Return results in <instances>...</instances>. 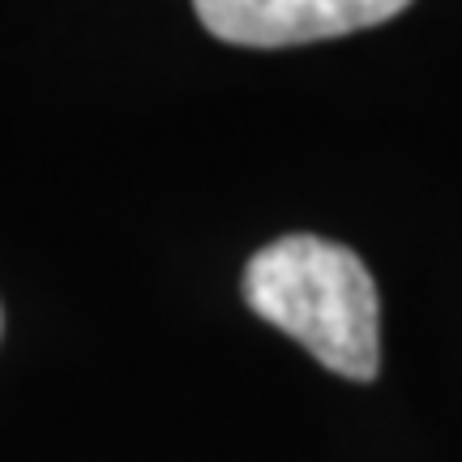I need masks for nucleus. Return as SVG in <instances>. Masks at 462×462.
Masks as SVG:
<instances>
[{
  "mask_svg": "<svg viewBox=\"0 0 462 462\" xmlns=\"http://www.w3.org/2000/svg\"><path fill=\"white\" fill-rule=\"evenodd\" d=\"M245 300L330 373L346 381L377 377V287L351 248L321 236H282L248 257Z\"/></svg>",
  "mask_w": 462,
  "mask_h": 462,
  "instance_id": "1",
  "label": "nucleus"
},
{
  "mask_svg": "<svg viewBox=\"0 0 462 462\" xmlns=\"http://www.w3.org/2000/svg\"><path fill=\"white\" fill-rule=\"evenodd\" d=\"M411 0H193L201 26L240 48H296L381 26Z\"/></svg>",
  "mask_w": 462,
  "mask_h": 462,
  "instance_id": "2",
  "label": "nucleus"
}]
</instances>
